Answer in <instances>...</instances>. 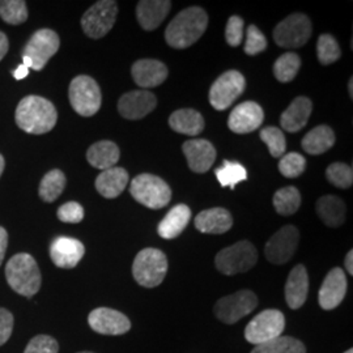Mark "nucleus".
Segmentation results:
<instances>
[{
    "instance_id": "nucleus-1",
    "label": "nucleus",
    "mask_w": 353,
    "mask_h": 353,
    "mask_svg": "<svg viewBox=\"0 0 353 353\" xmlns=\"http://www.w3.org/2000/svg\"><path fill=\"white\" fill-rule=\"evenodd\" d=\"M208 26V14L201 7H189L176 14L165 30L170 48L188 49L198 42Z\"/></svg>"
},
{
    "instance_id": "nucleus-2",
    "label": "nucleus",
    "mask_w": 353,
    "mask_h": 353,
    "mask_svg": "<svg viewBox=\"0 0 353 353\" xmlns=\"http://www.w3.org/2000/svg\"><path fill=\"white\" fill-rule=\"evenodd\" d=\"M14 119L23 131L42 135L55 127L58 113L49 100L39 96H28L17 105Z\"/></svg>"
},
{
    "instance_id": "nucleus-3",
    "label": "nucleus",
    "mask_w": 353,
    "mask_h": 353,
    "mask_svg": "<svg viewBox=\"0 0 353 353\" xmlns=\"http://www.w3.org/2000/svg\"><path fill=\"white\" fill-rule=\"evenodd\" d=\"M6 278L8 285L16 293L32 299L41 288V271L36 259L26 254H16L6 267Z\"/></svg>"
},
{
    "instance_id": "nucleus-4",
    "label": "nucleus",
    "mask_w": 353,
    "mask_h": 353,
    "mask_svg": "<svg viewBox=\"0 0 353 353\" xmlns=\"http://www.w3.org/2000/svg\"><path fill=\"white\" fill-rule=\"evenodd\" d=\"M168 272L166 255L159 249L147 248L138 252L132 265L135 281L144 288L159 287Z\"/></svg>"
},
{
    "instance_id": "nucleus-5",
    "label": "nucleus",
    "mask_w": 353,
    "mask_h": 353,
    "mask_svg": "<svg viewBox=\"0 0 353 353\" xmlns=\"http://www.w3.org/2000/svg\"><path fill=\"white\" fill-rule=\"evenodd\" d=\"M130 192L137 202L151 210L166 207L172 199V190L163 178L143 173L135 176L130 185Z\"/></svg>"
},
{
    "instance_id": "nucleus-6",
    "label": "nucleus",
    "mask_w": 353,
    "mask_h": 353,
    "mask_svg": "<svg viewBox=\"0 0 353 353\" xmlns=\"http://www.w3.org/2000/svg\"><path fill=\"white\" fill-rule=\"evenodd\" d=\"M258 262V252L249 241H240L228 246L214 258L216 268L228 276L248 272Z\"/></svg>"
},
{
    "instance_id": "nucleus-7",
    "label": "nucleus",
    "mask_w": 353,
    "mask_h": 353,
    "mask_svg": "<svg viewBox=\"0 0 353 353\" xmlns=\"http://www.w3.org/2000/svg\"><path fill=\"white\" fill-rule=\"evenodd\" d=\"M68 96L72 109L81 117H92L101 108V89L90 76H76L70 84Z\"/></svg>"
},
{
    "instance_id": "nucleus-8",
    "label": "nucleus",
    "mask_w": 353,
    "mask_h": 353,
    "mask_svg": "<svg viewBox=\"0 0 353 353\" xmlns=\"http://www.w3.org/2000/svg\"><path fill=\"white\" fill-rule=\"evenodd\" d=\"M312 23L303 13H292L274 29V39L280 48L300 49L312 37Z\"/></svg>"
},
{
    "instance_id": "nucleus-9",
    "label": "nucleus",
    "mask_w": 353,
    "mask_h": 353,
    "mask_svg": "<svg viewBox=\"0 0 353 353\" xmlns=\"http://www.w3.org/2000/svg\"><path fill=\"white\" fill-rule=\"evenodd\" d=\"M285 330V316L276 309H267L254 316L245 328V338L250 344L261 345L276 339Z\"/></svg>"
},
{
    "instance_id": "nucleus-10",
    "label": "nucleus",
    "mask_w": 353,
    "mask_h": 353,
    "mask_svg": "<svg viewBox=\"0 0 353 353\" xmlns=\"http://www.w3.org/2000/svg\"><path fill=\"white\" fill-rule=\"evenodd\" d=\"M118 16V4L113 0L94 3L81 17V28L88 37L100 39L113 29Z\"/></svg>"
},
{
    "instance_id": "nucleus-11",
    "label": "nucleus",
    "mask_w": 353,
    "mask_h": 353,
    "mask_svg": "<svg viewBox=\"0 0 353 353\" xmlns=\"http://www.w3.org/2000/svg\"><path fill=\"white\" fill-rule=\"evenodd\" d=\"M246 88L245 77L240 71L230 70L216 79L210 89V103L214 110L224 112L233 105Z\"/></svg>"
},
{
    "instance_id": "nucleus-12",
    "label": "nucleus",
    "mask_w": 353,
    "mask_h": 353,
    "mask_svg": "<svg viewBox=\"0 0 353 353\" xmlns=\"http://www.w3.org/2000/svg\"><path fill=\"white\" fill-rule=\"evenodd\" d=\"M258 306V297L252 290H243L220 299L214 305V316L223 323L233 325L249 316Z\"/></svg>"
},
{
    "instance_id": "nucleus-13",
    "label": "nucleus",
    "mask_w": 353,
    "mask_h": 353,
    "mask_svg": "<svg viewBox=\"0 0 353 353\" xmlns=\"http://www.w3.org/2000/svg\"><path fill=\"white\" fill-rule=\"evenodd\" d=\"M59 46L61 39L54 30L39 29L28 41L23 57H28L32 61L33 70L41 71L59 50Z\"/></svg>"
},
{
    "instance_id": "nucleus-14",
    "label": "nucleus",
    "mask_w": 353,
    "mask_h": 353,
    "mask_svg": "<svg viewBox=\"0 0 353 353\" xmlns=\"http://www.w3.org/2000/svg\"><path fill=\"white\" fill-rule=\"evenodd\" d=\"M300 232L293 225H285L267 241L265 255L268 262L274 265H284L290 262L297 250Z\"/></svg>"
},
{
    "instance_id": "nucleus-15",
    "label": "nucleus",
    "mask_w": 353,
    "mask_h": 353,
    "mask_svg": "<svg viewBox=\"0 0 353 353\" xmlns=\"http://www.w3.org/2000/svg\"><path fill=\"white\" fill-rule=\"evenodd\" d=\"M90 328L102 335H123L130 331L131 321L123 313L110 307H97L88 316Z\"/></svg>"
},
{
    "instance_id": "nucleus-16",
    "label": "nucleus",
    "mask_w": 353,
    "mask_h": 353,
    "mask_svg": "<svg viewBox=\"0 0 353 353\" xmlns=\"http://www.w3.org/2000/svg\"><path fill=\"white\" fill-rule=\"evenodd\" d=\"M263 121L265 112L259 103L242 102L232 110L228 119V127L234 134H250L262 126Z\"/></svg>"
},
{
    "instance_id": "nucleus-17",
    "label": "nucleus",
    "mask_w": 353,
    "mask_h": 353,
    "mask_svg": "<svg viewBox=\"0 0 353 353\" xmlns=\"http://www.w3.org/2000/svg\"><path fill=\"white\" fill-rule=\"evenodd\" d=\"M156 105L157 99L150 90H132L119 99L118 112L126 119L138 121L152 113Z\"/></svg>"
},
{
    "instance_id": "nucleus-18",
    "label": "nucleus",
    "mask_w": 353,
    "mask_h": 353,
    "mask_svg": "<svg viewBox=\"0 0 353 353\" xmlns=\"http://www.w3.org/2000/svg\"><path fill=\"white\" fill-rule=\"evenodd\" d=\"M347 288H348V284H347L345 272L339 267L332 268L323 280V284L319 290V294H318L319 306L323 310H334L343 303L347 293Z\"/></svg>"
},
{
    "instance_id": "nucleus-19",
    "label": "nucleus",
    "mask_w": 353,
    "mask_h": 353,
    "mask_svg": "<svg viewBox=\"0 0 353 353\" xmlns=\"http://www.w3.org/2000/svg\"><path fill=\"white\" fill-rule=\"evenodd\" d=\"M182 150L190 169L195 173H207L216 160V150L208 140H188L183 143Z\"/></svg>"
},
{
    "instance_id": "nucleus-20",
    "label": "nucleus",
    "mask_w": 353,
    "mask_h": 353,
    "mask_svg": "<svg viewBox=\"0 0 353 353\" xmlns=\"http://www.w3.org/2000/svg\"><path fill=\"white\" fill-rule=\"evenodd\" d=\"M84 254V245L76 239L58 237L51 243V261L59 268H74L83 259Z\"/></svg>"
},
{
    "instance_id": "nucleus-21",
    "label": "nucleus",
    "mask_w": 353,
    "mask_h": 353,
    "mask_svg": "<svg viewBox=\"0 0 353 353\" xmlns=\"http://www.w3.org/2000/svg\"><path fill=\"white\" fill-rule=\"evenodd\" d=\"M131 75L137 85L145 89L159 87L168 79L169 71L163 62L156 59H140L132 64Z\"/></svg>"
},
{
    "instance_id": "nucleus-22",
    "label": "nucleus",
    "mask_w": 353,
    "mask_h": 353,
    "mask_svg": "<svg viewBox=\"0 0 353 353\" xmlns=\"http://www.w3.org/2000/svg\"><path fill=\"white\" fill-rule=\"evenodd\" d=\"M170 8L172 3L168 0H141L137 6L138 23L144 30L152 32L163 24Z\"/></svg>"
},
{
    "instance_id": "nucleus-23",
    "label": "nucleus",
    "mask_w": 353,
    "mask_h": 353,
    "mask_svg": "<svg viewBox=\"0 0 353 353\" xmlns=\"http://www.w3.org/2000/svg\"><path fill=\"white\" fill-rule=\"evenodd\" d=\"M195 228L205 234H223L233 227V217L225 208H210L195 217Z\"/></svg>"
},
{
    "instance_id": "nucleus-24",
    "label": "nucleus",
    "mask_w": 353,
    "mask_h": 353,
    "mask_svg": "<svg viewBox=\"0 0 353 353\" xmlns=\"http://www.w3.org/2000/svg\"><path fill=\"white\" fill-rule=\"evenodd\" d=\"M309 293V276L306 267L297 265L290 271L285 283V301L290 309L296 310L303 306Z\"/></svg>"
},
{
    "instance_id": "nucleus-25",
    "label": "nucleus",
    "mask_w": 353,
    "mask_h": 353,
    "mask_svg": "<svg viewBox=\"0 0 353 353\" xmlns=\"http://www.w3.org/2000/svg\"><path fill=\"white\" fill-rule=\"evenodd\" d=\"M313 110V102L307 97H297L281 114L280 125L288 132H299L306 126Z\"/></svg>"
},
{
    "instance_id": "nucleus-26",
    "label": "nucleus",
    "mask_w": 353,
    "mask_h": 353,
    "mask_svg": "<svg viewBox=\"0 0 353 353\" xmlns=\"http://www.w3.org/2000/svg\"><path fill=\"white\" fill-rule=\"evenodd\" d=\"M190 219L191 210L189 207L186 204H176L160 221L157 227L159 236L164 240H174L189 225Z\"/></svg>"
},
{
    "instance_id": "nucleus-27",
    "label": "nucleus",
    "mask_w": 353,
    "mask_h": 353,
    "mask_svg": "<svg viewBox=\"0 0 353 353\" xmlns=\"http://www.w3.org/2000/svg\"><path fill=\"white\" fill-rule=\"evenodd\" d=\"M96 189L106 199L118 198L128 185V173L123 168H110L102 170L101 174L96 178Z\"/></svg>"
},
{
    "instance_id": "nucleus-28",
    "label": "nucleus",
    "mask_w": 353,
    "mask_h": 353,
    "mask_svg": "<svg viewBox=\"0 0 353 353\" xmlns=\"http://www.w3.org/2000/svg\"><path fill=\"white\" fill-rule=\"evenodd\" d=\"M319 219L330 228H339L345 221L347 205L341 198L335 195H325L318 199L316 204Z\"/></svg>"
},
{
    "instance_id": "nucleus-29",
    "label": "nucleus",
    "mask_w": 353,
    "mask_h": 353,
    "mask_svg": "<svg viewBox=\"0 0 353 353\" xmlns=\"http://www.w3.org/2000/svg\"><path fill=\"white\" fill-rule=\"evenodd\" d=\"M121 157L118 145L110 140L97 141L89 147L87 152V160L89 164L96 169L106 170L114 168Z\"/></svg>"
},
{
    "instance_id": "nucleus-30",
    "label": "nucleus",
    "mask_w": 353,
    "mask_h": 353,
    "mask_svg": "<svg viewBox=\"0 0 353 353\" xmlns=\"http://www.w3.org/2000/svg\"><path fill=\"white\" fill-rule=\"evenodd\" d=\"M169 126L178 134L196 137L204 130V119L202 114L194 109H179L170 115Z\"/></svg>"
},
{
    "instance_id": "nucleus-31",
    "label": "nucleus",
    "mask_w": 353,
    "mask_h": 353,
    "mask_svg": "<svg viewBox=\"0 0 353 353\" xmlns=\"http://www.w3.org/2000/svg\"><path fill=\"white\" fill-rule=\"evenodd\" d=\"M335 140V134L331 127L326 125L316 126L303 137V151L312 156L322 154L334 147Z\"/></svg>"
},
{
    "instance_id": "nucleus-32",
    "label": "nucleus",
    "mask_w": 353,
    "mask_h": 353,
    "mask_svg": "<svg viewBox=\"0 0 353 353\" xmlns=\"http://www.w3.org/2000/svg\"><path fill=\"white\" fill-rule=\"evenodd\" d=\"M65 188V176L59 169L50 170L39 183V198L46 203L55 202Z\"/></svg>"
},
{
    "instance_id": "nucleus-33",
    "label": "nucleus",
    "mask_w": 353,
    "mask_h": 353,
    "mask_svg": "<svg viewBox=\"0 0 353 353\" xmlns=\"http://www.w3.org/2000/svg\"><path fill=\"white\" fill-rule=\"evenodd\" d=\"M301 205V194L294 186L278 190L274 195L275 211L281 216L296 214Z\"/></svg>"
},
{
    "instance_id": "nucleus-34",
    "label": "nucleus",
    "mask_w": 353,
    "mask_h": 353,
    "mask_svg": "<svg viewBox=\"0 0 353 353\" xmlns=\"http://www.w3.org/2000/svg\"><path fill=\"white\" fill-rule=\"evenodd\" d=\"M252 353H306V347L292 336H279L276 339L255 345Z\"/></svg>"
},
{
    "instance_id": "nucleus-35",
    "label": "nucleus",
    "mask_w": 353,
    "mask_h": 353,
    "mask_svg": "<svg viewBox=\"0 0 353 353\" xmlns=\"http://www.w3.org/2000/svg\"><path fill=\"white\" fill-rule=\"evenodd\" d=\"M301 68V58L296 52H285L280 55L274 64V75L280 83H290Z\"/></svg>"
},
{
    "instance_id": "nucleus-36",
    "label": "nucleus",
    "mask_w": 353,
    "mask_h": 353,
    "mask_svg": "<svg viewBox=\"0 0 353 353\" xmlns=\"http://www.w3.org/2000/svg\"><path fill=\"white\" fill-rule=\"evenodd\" d=\"M214 174L223 188H229L232 190L248 178V172L243 165L236 161H228V160L224 161L221 168L216 169Z\"/></svg>"
},
{
    "instance_id": "nucleus-37",
    "label": "nucleus",
    "mask_w": 353,
    "mask_h": 353,
    "mask_svg": "<svg viewBox=\"0 0 353 353\" xmlns=\"http://www.w3.org/2000/svg\"><path fill=\"white\" fill-rule=\"evenodd\" d=\"M0 17L11 26H20L28 19V8L24 0H1Z\"/></svg>"
},
{
    "instance_id": "nucleus-38",
    "label": "nucleus",
    "mask_w": 353,
    "mask_h": 353,
    "mask_svg": "<svg viewBox=\"0 0 353 353\" xmlns=\"http://www.w3.org/2000/svg\"><path fill=\"white\" fill-rule=\"evenodd\" d=\"M316 55L319 62L325 65L335 63L341 59V51L339 43L331 34H322L318 38Z\"/></svg>"
},
{
    "instance_id": "nucleus-39",
    "label": "nucleus",
    "mask_w": 353,
    "mask_h": 353,
    "mask_svg": "<svg viewBox=\"0 0 353 353\" xmlns=\"http://www.w3.org/2000/svg\"><path fill=\"white\" fill-rule=\"evenodd\" d=\"M326 178L338 189H350L353 183L352 166L344 163H334L326 169Z\"/></svg>"
},
{
    "instance_id": "nucleus-40",
    "label": "nucleus",
    "mask_w": 353,
    "mask_h": 353,
    "mask_svg": "<svg viewBox=\"0 0 353 353\" xmlns=\"http://www.w3.org/2000/svg\"><path fill=\"white\" fill-rule=\"evenodd\" d=\"M261 139L265 141L272 157H283L287 150V140L283 131L278 127H265L261 131Z\"/></svg>"
},
{
    "instance_id": "nucleus-41",
    "label": "nucleus",
    "mask_w": 353,
    "mask_h": 353,
    "mask_svg": "<svg viewBox=\"0 0 353 353\" xmlns=\"http://www.w3.org/2000/svg\"><path fill=\"white\" fill-rule=\"evenodd\" d=\"M306 169V160L303 154L297 152H290L281 157L279 163V172L285 178H297L301 176Z\"/></svg>"
},
{
    "instance_id": "nucleus-42",
    "label": "nucleus",
    "mask_w": 353,
    "mask_h": 353,
    "mask_svg": "<svg viewBox=\"0 0 353 353\" xmlns=\"http://www.w3.org/2000/svg\"><path fill=\"white\" fill-rule=\"evenodd\" d=\"M267 49V39L265 34L255 26L248 28L246 42H245V52L248 55H256Z\"/></svg>"
},
{
    "instance_id": "nucleus-43",
    "label": "nucleus",
    "mask_w": 353,
    "mask_h": 353,
    "mask_svg": "<svg viewBox=\"0 0 353 353\" xmlns=\"http://www.w3.org/2000/svg\"><path fill=\"white\" fill-rule=\"evenodd\" d=\"M58 341L49 335H37L28 343L24 353H58Z\"/></svg>"
},
{
    "instance_id": "nucleus-44",
    "label": "nucleus",
    "mask_w": 353,
    "mask_h": 353,
    "mask_svg": "<svg viewBox=\"0 0 353 353\" xmlns=\"http://www.w3.org/2000/svg\"><path fill=\"white\" fill-rule=\"evenodd\" d=\"M58 219L68 224H77L84 219V208L77 202L64 203L58 210Z\"/></svg>"
},
{
    "instance_id": "nucleus-45",
    "label": "nucleus",
    "mask_w": 353,
    "mask_h": 353,
    "mask_svg": "<svg viewBox=\"0 0 353 353\" xmlns=\"http://www.w3.org/2000/svg\"><path fill=\"white\" fill-rule=\"evenodd\" d=\"M243 38V20L240 16H230L225 28V39L232 48L240 46Z\"/></svg>"
},
{
    "instance_id": "nucleus-46",
    "label": "nucleus",
    "mask_w": 353,
    "mask_h": 353,
    "mask_svg": "<svg viewBox=\"0 0 353 353\" xmlns=\"http://www.w3.org/2000/svg\"><path fill=\"white\" fill-rule=\"evenodd\" d=\"M13 316L7 309L0 307V345L6 344L12 335Z\"/></svg>"
},
{
    "instance_id": "nucleus-47",
    "label": "nucleus",
    "mask_w": 353,
    "mask_h": 353,
    "mask_svg": "<svg viewBox=\"0 0 353 353\" xmlns=\"http://www.w3.org/2000/svg\"><path fill=\"white\" fill-rule=\"evenodd\" d=\"M7 246H8V233H7V230L4 228L0 227V265H1L3 259H4Z\"/></svg>"
},
{
    "instance_id": "nucleus-48",
    "label": "nucleus",
    "mask_w": 353,
    "mask_h": 353,
    "mask_svg": "<svg viewBox=\"0 0 353 353\" xmlns=\"http://www.w3.org/2000/svg\"><path fill=\"white\" fill-rule=\"evenodd\" d=\"M8 48H10V42L7 36L0 32V61L6 57V54L8 52Z\"/></svg>"
},
{
    "instance_id": "nucleus-49",
    "label": "nucleus",
    "mask_w": 353,
    "mask_h": 353,
    "mask_svg": "<svg viewBox=\"0 0 353 353\" xmlns=\"http://www.w3.org/2000/svg\"><path fill=\"white\" fill-rule=\"evenodd\" d=\"M28 74H29V68L26 67L24 64H20V65L14 70L13 76H14V79H16V80H23V79H26Z\"/></svg>"
},
{
    "instance_id": "nucleus-50",
    "label": "nucleus",
    "mask_w": 353,
    "mask_h": 353,
    "mask_svg": "<svg viewBox=\"0 0 353 353\" xmlns=\"http://www.w3.org/2000/svg\"><path fill=\"white\" fill-rule=\"evenodd\" d=\"M344 265H345V270L348 271L350 275H353V252L350 250L347 256H345V261H344Z\"/></svg>"
},
{
    "instance_id": "nucleus-51",
    "label": "nucleus",
    "mask_w": 353,
    "mask_h": 353,
    "mask_svg": "<svg viewBox=\"0 0 353 353\" xmlns=\"http://www.w3.org/2000/svg\"><path fill=\"white\" fill-rule=\"evenodd\" d=\"M4 165H6V163H4V157L0 154V176H1V174H3V170H4Z\"/></svg>"
},
{
    "instance_id": "nucleus-52",
    "label": "nucleus",
    "mask_w": 353,
    "mask_h": 353,
    "mask_svg": "<svg viewBox=\"0 0 353 353\" xmlns=\"http://www.w3.org/2000/svg\"><path fill=\"white\" fill-rule=\"evenodd\" d=\"M353 79L351 77L350 79V81H348V89H350V96H351V99L353 97Z\"/></svg>"
},
{
    "instance_id": "nucleus-53",
    "label": "nucleus",
    "mask_w": 353,
    "mask_h": 353,
    "mask_svg": "<svg viewBox=\"0 0 353 353\" xmlns=\"http://www.w3.org/2000/svg\"><path fill=\"white\" fill-rule=\"evenodd\" d=\"M344 353H353V350L351 348V350H348V351H345Z\"/></svg>"
},
{
    "instance_id": "nucleus-54",
    "label": "nucleus",
    "mask_w": 353,
    "mask_h": 353,
    "mask_svg": "<svg viewBox=\"0 0 353 353\" xmlns=\"http://www.w3.org/2000/svg\"><path fill=\"white\" fill-rule=\"evenodd\" d=\"M77 353H94V352H88V351H84V352H77Z\"/></svg>"
}]
</instances>
